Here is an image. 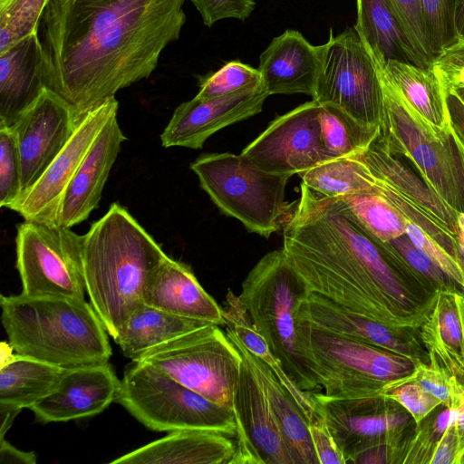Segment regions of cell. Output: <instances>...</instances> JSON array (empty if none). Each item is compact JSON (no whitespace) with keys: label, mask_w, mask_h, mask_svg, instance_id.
Segmentation results:
<instances>
[{"label":"cell","mask_w":464,"mask_h":464,"mask_svg":"<svg viewBox=\"0 0 464 464\" xmlns=\"http://www.w3.org/2000/svg\"><path fill=\"white\" fill-rule=\"evenodd\" d=\"M381 395L393 400L406 409L412 416L416 425H419L431 411L442 404L439 399L414 382L388 389Z\"/></svg>","instance_id":"obj_45"},{"label":"cell","mask_w":464,"mask_h":464,"mask_svg":"<svg viewBox=\"0 0 464 464\" xmlns=\"http://www.w3.org/2000/svg\"><path fill=\"white\" fill-rule=\"evenodd\" d=\"M456 0H420L423 22L432 57L458 42L454 26Z\"/></svg>","instance_id":"obj_41"},{"label":"cell","mask_w":464,"mask_h":464,"mask_svg":"<svg viewBox=\"0 0 464 464\" xmlns=\"http://www.w3.org/2000/svg\"><path fill=\"white\" fill-rule=\"evenodd\" d=\"M408 382L419 384L450 410L459 413L464 408V384L438 366L419 362L411 374L389 383L384 391Z\"/></svg>","instance_id":"obj_39"},{"label":"cell","mask_w":464,"mask_h":464,"mask_svg":"<svg viewBox=\"0 0 464 464\" xmlns=\"http://www.w3.org/2000/svg\"><path fill=\"white\" fill-rule=\"evenodd\" d=\"M406 234L416 247L424 252L457 283L464 295V268L460 261L453 257L422 229L409 221Z\"/></svg>","instance_id":"obj_44"},{"label":"cell","mask_w":464,"mask_h":464,"mask_svg":"<svg viewBox=\"0 0 464 464\" xmlns=\"http://www.w3.org/2000/svg\"><path fill=\"white\" fill-rule=\"evenodd\" d=\"M457 415L442 404L431 411L405 440L399 464H430L440 437Z\"/></svg>","instance_id":"obj_37"},{"label":"cell","mask_w":464,"mask_h":464,"mask_svg":"<svg viewBox=\"0 0 464 464\" xmlns=\"http://www.w3.org/2000/svg\"><path fill=\"white\" fill-rule=\"evenodd\" d=\"M385 243L392 246L406 263L427 279L437 291H459L462 293L457 283L424 252L416 247L406 233Z\"/></svg>","instance_id":"obj_43"},{"label":"cell","mask_w":464,"mask_h":464,"mask_svg":"<svg viewBox=\"0 0 464 464\" xmlns=\"http://www.w3.org/2000/svg\"><path fill=\"white\" fill-rule=\"evenodd\" d=\"M419 331L429 363L464 384V295L438 291L433 308Z\"/></svg>","instance_id":"obj_28"},{"label":"cell","mask_w":464,"mask_h":464,"mask_svg":"<svg viewBox=\"0 0 464 464\" xmlns=\"http://www.w3.org/2000/svg\"><path fill=\"white\" fill-rule=\"evenodd\" d=\"M115 96L81 114L60 153L40 179L8 208L25 221L56 224L62 197L92 143L109 119L118 113Z\"/></svg>","instance_id":"obj_15"},{"label":"cell","mask_w":464,"mask_h":464,"mask_svg":"<svg viewBox=\"0 0 464 464\" xmlns=\"http://www.w3.org/2000/svg\"><path fill=\"white\" fill-rule=\"evenodd\" d=\"M443 87L464 86V42L446 48L433 62Z\"/></svg>","instance_id":"obj_48"},{"label":"cell","mask_w":464,"mask_h":464,"mask_svg":"<svg viewBox=\"0 0 464 464\" xmlns=\"http://www.w3.org/2000/svg\"><path fill=\"white\" fill-rule=\"evenodd\" d=\"M21 162L15 136L0 124V207L8 208L21 195Z\"/></svg>","instance_id":"obj_42"},{"label":"cell","mask_w":464,"mask_h":464,"mask_svg":"<svg viewBox=\"0 0 464 464\" xmlns=\"http://www.w3.org/2000/svg\"><path fill=\"white\" fill-rule=\"evenodd\" d=\"M268 96L263 83L213 99L195 96L175 109L160 134L161 145L201 149L217 131L258 114Z\"/></svg>","instance_id":"obj_19"},{"label":"cell","mask_w":464,"mask_h":464,"mask_svg":"<svg viewBox=\"0 0 464 464\" xmlns=\"http://www.w3.org/2000/svg\"><path fill=\"white\" fill-rule=\"evenodd\" d=\"M236 439L220 431L180 430L128 452L111 464H231Z\"/></svg>","instance_id":"obj_25"},{"label":"cell","mask_w":464,"mask_h":464,"mask_svg":"<svg viewBox=\"0 0 464 464\" xmlns=\"http://www.w3.org/2000/svg\"><path fill=\"white\" fill-rule=\"evenodd\" d=\"M49 0H0V54L37 32Z\"/></svg>","instance_id":"obj_38"},{"label":"cell","mask_w":464,"mask_h":464,"mask_svg":"<svg viewBox=\"0 0 464 464\" xmlns=\"http://www.w3.org/2000/svg\"><path fill=\"white\" fill-rule=\"evenodd\" d=\"M15 249L21 294L84 299L82 236L70 227L24 220L16 227Z\"/></svg>","instance_id":"obj_12"},{"label":"cell","mask_w":464,"mask_h":464,"mask_svg":"<svg viewBox=\"0 0 464 464\" xmlns=\"http://www.w3.org/2000/svg\"><path fill=\"white\" fill-rule=\"evenodd\" d=\"M296 322L405 356L416 364L429 362L419 329L388 326L314 293L301 300Z\"/></svg>","instance_id":"obj_18"},{"label":"cell","mask_w":464,"mask_h":464,"mask_svg":"<svg viewBox=\"0 0 464 464\" xmlns=\"http://www.w3.org/2000/svg\"><path fill=\"white\" fill-rule=\"evenodd\" d=\"M454 26L458 42H464V0H456Z\"/></svg>","instance_id":"obj_54"},{"label":"cell","mask_w":464,"mask_h":464,"mask_svg":"<svg viewBox=\"0 0 464 464\" xmlns=\"http://www.w3.org/2000/svg\"><path fill=\"white\" fill-rule=\"evenodd\" d=\"M455 431L458 440V456L456 464L462 451L464 450V408L458 413L455 421Z\"/></svg>","instance_id":"obj_55"},{"label":"cell","mask_w":464,"mask_h":464,"mask_svg":"<svg viewBox=\"0 0 464 464\" xmlns=\"http://www.w3.org/2000/svg\"><path fill=\"white\" fill-rule=\"evenodd\" d=\"M309 430L319 464H345L323 416L309 422Z\"/></svg>","instance_id":"obj_49"},{"label":"cell","mask_w":464,"mask_h":464,"mask_svg":"<svg viewBox=\"0 0 464 464\" xmlns=\"http://www.w3.org/2000/svg\"><path fill=\"white\" fill-rule=\"evenodd\" d=\"M300 348L325 399L381 395L385 387L411 374L416 363L384 349L296 322Z\"/></svg>","instance_id":"obj_7"},{"label":"cell","mask_w":464,"mask_h":464,"mask_svg":"<svg viewBox=\"0 0 464 464\" xmlns=\"http://www.w3.org/2000/svg\"><path fill=\"white\" fill-rule=\"evenodd\" d=\"M457 464H464V450L462 451L461 455L459 456Z\"/></svg>","instance_id":"obj_59"},{"label":"cell","mask_w":464,"mask_h":464,"mask_svg":"<svg viewBox=\"0 0 464 464\" xmlns=\"http://www.w3.org/2000/svg\"><path fill=\"white\" fill-rule=\"evenodd\" d=\"M222 308L225 321L224 327L229 328L249 352L268 366L284 387L290 392L308 421L312 422L321 418L322 415L313 393L302 391L288 377L280 361L253 325L238 295H235L231 290H228Z\"/></svg>","instance_id":"obj_32"},{"label":"cell","mask_w":464,"mask_h":464,"mask_svg":"<svg viewBox=\"0 0 464 464\" xmlns=\"http://www.w3.org/2000/svg\"><path fill=\"white\" fill-rule=\"evenodd\" d=\"M185 0H49L37 34L46 88L78 114L147 79L179 38Z\"/></svg>","instance_id":"obj_1"},{"label":"cell","mask_w":464,"mask_h":464,"mask_svg":"<svg viewBox=\"0 0 464 464\" xmlns=\"http://www.w3.org/2000/svg\"><path fill=\"white\" fill-rule=\"evenodd\" d=\"M169 256L121 204L82 235V276L90 303L114 340L143 304L144 290Z\"/></svg>","instance_id":"obj_3"},{"label":"cell","mask_w":464,"mask_h":464,"mask_svg":"<svg viewBox=\"0 0 464 464\" xmlns=\"http://www.w3.org/2000/svg\"><path fill=\"white\" fill-rule=\"evenodd\" d=\"M22 411L21 408L0 403V439L5 438V433L10 429L16 415Z\"/></svg>","instance_id":"obj_53"},{"label":"cell","mask_w":464,"mask_h":464,"mask_svg":"<svg viewBox=\"0 0 464 464\" xmlns=\"http://www.w3.org/2000/svg\"><path fill=\"white\" fill-rule=\"evenodd\" d=\"M459 259L464 268V246L459 243Z\"/></svg>","instance_id":"obj_57"},{"label":"cell","mask_w":464,"mask_h":464,"mask_svg":"<svg viewBox=\"0 0 464 464\" xmlns=\"http://www.w3.org/2000/svg\"><path fill=\"white\" fill-rule=\"evenodd\" d=\"M126 139L115 113L99 133L64 190L57 225L72 228L99 207L103 188Z\"/></svg>","instance_id":"obj_21"},{"label":"cell","mask_w":464,"mask_h":464,"mask_svg":"<svg viewBox=\"0 0 464 464\" xmlns=\"http://www.w3.org/2000/svg\"><path fill=\"white\" fill-rule=\"evenodd\" d=\"M356 155L369 168L377 183L420 207L440 220L456 237L459 236V212L447 204L407 160L403 161L387 150L381 133Z\"/></svg>","instance_id":"obj_24"},{"label":"cell","mask_w":464,"mask_h":464,"mask_svg":"<svg viewBox=\"0 0 464 464\" xmlns=\"http://www.w3.org/2000/svg\"><path fill=\"white\" fill-rule=\"evenodd\" d=\"M242 359L233 393L237 447L231 464H294L263 384Z\"/></svg>","instance_id":"obj_17"},{"label":"cell","mask_w":464,"mask_h":464,"mask_svg":"<svg viewBox=\"0 0 464 464\" xmlns=\"http://www.w3.org/2000/svg\"><path fill=\"white\" fill-rule=\"evenodd\" d=\"M8 343L20 355L63 369L108 362V333L91 303L65 297L0 296Z\"/></svg>","instance_id":"obj_4"},{"label":"cell","mask_w":464,"mask_h":464,"mask_svg":"<svg viewBox=\"0 0 464 464\" xmlns=\"http://www.w3.org/2000/svg\"><path fill=\"white\" fill-rule=\"evenodd\" d=\"M120 388L121 380L109 362L67 368L29 409L42 423L75 420L102 412L116 401Z\"/></svg>","instance_id":"obj_20"},{"label":"cell","mask_w":464,"mask_h":464,"mask_svg":"<svg viewBox=\"0 0 464 464\" xmlns=\"http://www.w3.org/2000/svg\"><path fill=\"white\" fill-rule=\"evenodd\" d=\"M0 403L29 409L56 384L64 369L38 359L15 353L2 343Z\"/></svg>","instance_id":"obj_30"},{"label":"cell","mask_w":464,"mask_h":464,"mask_svg":"<svg viewBox=\"0 0 464 464\" xmlns=\"http://www.w3.org/2000/svg\"><path fill=\"white\" fill-rule=\"evenodd\" d=\"M379 71L383 93L380 133L385 147L405 159L453 209L464 213V136L450 116L441 127L427 121Z\"/></svg>","instance_id":"obj_5"},{"label":"cell","mask_w":464,"mask_h":464,"mask_svg":"<svg viewBox=\"0 0 464 464\" xmlns=\"http://www.w3.org/2000/svg\"><path fill=\"white\" fill-rule=\"evenodd\" d=\"M224 328L228 338L262 382L294 464H319L310 435L309 421L296 401L268 366L249 352L229 328Z\"/></svg>","instance_id":"obj_29"},{"label":"cell","mask_w":464,"mask_h":464,"mask_svg":"<svg viewBox=\"0 0 464 464\" xmlns=\"http://www.w3.org/2000/svg\"><path fill=\"white\" fill-rule=\"evenodd\" d=\"M81 114L63 98L45 87L10 126L19 151L22 193L40 179L66 145Z\"/></svg>","instance_id":"obj_16"},{"label":"cell","mask_w":464,"mask_h":464,"mask_svg":"<svg viewBox=\"0 0 464 464\" xmlns=\"http://www.w3.org/2000/svg\"><path fill=\"white\" fill-rule=\"evenodd\" d=\"M373 237L388 242L406 233L408 220L380 193L334 198Z\"/></svg>","instance_id":"obj_36"},{"label":"cell","mask_w":464,"mask_h":464,"mask_svg":"<svg viewBox=\"0 0 464 464\" xmlns=\"http://www.w3.org/2000/svg\"><path fill=\"white\" fill-rule=\"evenodd\" d=\"M36 461V454L34 451L18 450L5 438L0 439L1 464H35Z\"/></svg>","instance_id":"obj_52"},{"label":"cell","mask_w":464,"mask_h":464,"mask_svg":"<svg viewBox=\"0 0 464 464\" xmlns=\"http://www.w3.org/2000/svg\"><path fill=\"white\" fill-rule=\"evenodd\" d=\"M356 6L354 26L379 66L390 61L433 66L420 53L389 0H356Z\"/></svg>","instance_id":"obj_27"},{"label":"cell","mask_w":464,"mask_h":464,"mask_svg":"<svg viewBox=\"0 0 464 464\" xmlns=\"http://www.w3.org/2000/svg\"><path fill=\"white\" fill-rule=\"evenodd\" d=\"M209 324L142 304L124 323L114 342L125 357L134 361L158 345Z\"/></svg>","instance_id":"obj_31"},{"label":"cell","mask_w":464,"mask_h":464,"mask_svg":"<svg viewBox=\"0 0 464 464\" xmlns=\"http://www.w3.org/2000/svg\"><path fill=\"white\" fill-rule=\"evenodd\" d=\"M318 121L327 160L362 152L381 130L356 121L332 104L319 103Z\"/></svg>","instance_id":"obj_35"},{"label":"cell","mask_w":464,"mask_h":464,"mask_svg":"<svg viewBox=\"0 0 464 464\" xmlns=\"http://www.w3.org/2000/svg\"><path fill=\"white\" fill-rule=\"evenodd\" d=\"M420 53L433 65L420 0H389Z\"/></svg>","instance_id":"obj_47"},{"label":"cell","mask_w":464,"mask_h":464,"mask_svg":"<svg viewBox=\"0 0 464 464\" xmlns=\"http://www.w3.org/2000/svg\"><path fill=\"white\" fill-rule=\"evenodd\" d=\"M242 356L222 326L209 324L144 353L149 364L207 399L233 407Z\"/></svg>","instance_id":"obj_10"},{"label":"cell","mask_w":464,"mask_h":464,"mask_svg":"<svg viewBox=\"0 0 464 464\" xmlns=\"http://www.w3.org/2000/svg\"><path fill=\"white\" fill-rule=\"evenodd\" d=\"M283 227V250L309 293L394 328L419 329L437 290L334 198L300 186Z\"/></svg>","instance_id":"obj_2"},{"label":"cell","mask_w":464,"mask_h":464,"mask_svg":"<svg viewBox=\"0 0 464 464\" xmlns=\"http://www.w3.org/2000/svg\"><path fill=\"white\" fill-rule=\"evenodd\" d=\"M313 100L332 104L356 121L381 127L383 93L380 71L355 26L324 44L321 70Z\"/></svg>","instance_id":"obj_11"},{"label":"cell","mask_w":464,"mask_h":464,"mask_svg":"<svg viewBox=\"0 0 464 464\" xmlns=\"http://www.w3.org/2000/svg\"><path fill=\"white\" fill-rule=\"evenodd\" d=\"M198 11L203 24L211 27L218 21L247 19L256 8L254 0H190Z\"/></svg>","instance_id":"obj_46"},{"label":"cell","mask_w":464,"mask_h":464,"mask_svg":"<svg viewBox=\"0 0 464 464\" xmlns=\"http://www.w3.org/2000/svg\"><path fill=\"white\" fill-rule=\"evenodd\" d=\"M116 402L155 431L208 430L236 439L232 408L207 399L146 363L132 362L125 369Z\"/></svg>","instance_id":"obj_9"},{"label":"cell","mask_w":464,"mask_h":464,"mask_svg":"<svg viewBox=\"0 0 464 464\" xmlns=\"http://www.w3.org/2000/svg\"><path fill=\"white\" fill-rule=\"evenodd\" d=\"M309 293L283 248L268 252L248 272L238 298L251 322L302 391L320 392L316 375L303 353L296 314Z\"/></svg>","instance_id":"obj_6"},{"label":"cell","mask_w":464,"mask_h":464,"mask_svg":"<svg viewBox=\"0 0 464 464\" xmlns=\"http://www.w3.org/2000/svg\"><path fill=\"white\" fill-rule=\"evenodd\" d=\"M318 111L312 100L276 117L241 154L264 171L291 177L326 161Z\"/></svg>","instance_id":"obj_14"},{"label":"cell","mask_w":464,"mask_h":464,"mask_svg":"<svg viewBox=\"0 0 464 464\" xmlns=\"http://www.w3.org/2000/svg\"><path fill=\"white\" fill-rule=\"evenodd\" d=\"M313 396L345 464L382 445L398 448L401 455L405 440L416 427L406 409L382 395L350 400L325 399L318 392Z\"/></svg>","instance_id":"obj_13"},{"label":"cell","mask_w":464,"mask_h":464,"mask_svg":"<svg viewBox=\"0 0 464 464\" xmlns=\"http://www.w3.org/2000/svg\"><path fill=\"white\" fill-rule=\"evenodd\" d=\"M299 176L310 189L327 198L379 193L373 175L356 154L326 160Z\"/></svg>","instance_id":"obj_34"},{"label":"cell","mask_w":464,"mask_h":464,"mask_svg":"<svg viewBox=\"0 0 464 464\" xmlns=\"http://www.w3.org/2000/svg\"><path fill=\"white\" fill-rule=\"evenodd\" d=\"M379 67L422 117L439 127L446 124L449 113L444 88L434 66L423 68L390 61L384 66Z\"/></svg>","instance_id":"obj_33"},{"label":"cell","mask_w":464,"mask_h":464,"mask_svg":"<svg viewBox=\"0 0 464 464\" xmlns=\"http://www.w3.org/2000/svg\"><path fill=\"white\" fill-rule=\"evenodd\" d=\"M458 242L464 246V234L459 231L457 237Z\"/></svg>","instance_id":"obj_58"},{"label":"cell","mask_w":464,"mask_h":464,"mask_svg":"<svg viewBox=\"0 0 464 464\" xmlns=\"http://www.w3.org/2000/svg\"><path fill=\"white\" fill-rule=\"evenodd\" d=\"M323 53L324 44L313 45L296 30L274 37L259 56L265 90L269 95L304 93L313 98Z\"/></svg>","instance_id":"obj_22"},{"label":"cell","mask_w":464,"mask_h":464,"mask_svg":"<svg viewBox=\"0 0 464 464\" xmlns=\"http://www.w3.org/2000/svg\"><path fill=\"white\" fill-rule=\"evenodd\" d=\"M444 93L450 121L464 136V86L444 88Z\"/></svg>","instance_id":"obj_51"},{"label":"cell","mask_w":464,"mask_h":464,"mask_svg":"<svg viewBox=\"0 0 464 464\" xmlns=\"http://www.w3.org/2000/svg\"><path fill=\"white\" fill-rule=\"evenodd\" d=\"M37 32L0 54V124L12 126L45 85Z\"/></svg>","instance_id":"obj_26"},{"label":"cell","mask_w":464,"mask_h":464,"mask_svg":"<svg viewBox=\"0 0 464 464\" xmlns=\"http://www.w3.org/2000/svg\"><path fill=\"white\" fill-rule=\"evenodd\" d=\"M199 90L196 97L213 99L262 84L261 74L238 60L225 63L218 71L199 77Z\"/></svg>","instance_id":"obj_40"},{"label":"cell","mask_w":464,"mask_h":464,"mask_svg":"<svg viewBox=\"0 0 464 464\" xmlns=\"http://www.w3.org/2000/svg\"><path fill=\"white\" fill-rule=\"evenodd\" d=\"M143 304L187 319L225 325L223 308L201 286L190 266L169 256L149 281Z\"/></svg>","instance_id":"obj_23"},{"label":"cell","mask_w":464,"mask_h":464,"mask_svg":"<svg viewBox=\"0 0 464 464\" xmlns=\"http://www.w3.org/2000/svg\"><path fill=\"white\" fill-rule=\"evenodd\" d=\"M190 169L223 214L266 238L284 227L295 207L285 200L291 176L264 171L242 154H201Z\"/></svg>","instance_id":"obj_8"},{"label":"cell","mask_w":464,"mask_h":464,"mask_svg":"<svg viewBox=\"0 0 464 464\" xmlns=\"http://www.w3.org/2000/svg\"><path fill=\"white\" fill-rule=\"evenodd\" d=\"M458 225H459V231L464 234V213H459Z\"/></svg>","instance_id":"obj_56"},{"label":"cell","mask_w":464,"mask_h":464,"mask_svg":"<svg viewBox=\"0 0 464 464\" xmlns=\"http://www.w3.org/2000/svg\"><path fill=\"white\" fill-rule=\"evenodd\" d=\"M455 419L448 425L433 452L430 464H456L458 440L454 425Z\"/></svg>","instance_id":"obj_50"}]
</instances>
